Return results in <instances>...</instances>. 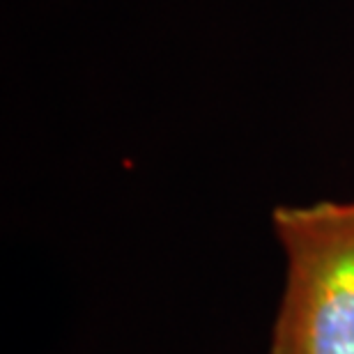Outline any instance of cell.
Returning a JSON list of instances; mask_svg holds the SVG:
<instances>
[{
	"label": "cell",
	"instance_id": "1",
	"mask_svg": "<svg viewBox=\"0 0 354 354\" xmlns=\"http://www.w3.org/2000/svg\"><path fill=\"white\" fill-rule=\"evenodd\" d=\"M286 260L269 354H354V201L279 205Z\"/></svg>",
	"mask_w": 354,
	"mask_h": 354
}]
</instances>
